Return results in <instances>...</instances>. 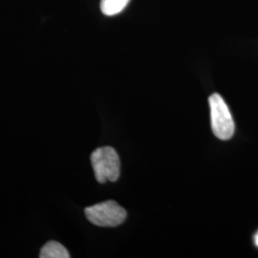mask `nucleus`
<instances>
[{
    "mask_svg": "<svg viewBox=\"0 0 258 258\" xmlns=\"http://www.w3.org/2000/svg\"><path fill=\"white\" fill-rule=\"evenodd\" d=\"M88 221L99 227H117L123 223L127 213L113 200L88 207L84 210Z\"/></svg>",
    "mask_w": 258,
    "mask_h": 258,
    "instance_id": "obj_2",
    "label": "nucleus"
},
{
    "mask_svg": "<svg viewBox=\"0 0 258 258\" xmlns=\"http://www.w3.org/2000/svg\"><path fill=\"white\" fill-rule=\"evenodd\" d=\"M40 258H69L70 254L63 245L56 241H49L40 249Z\"/></svg>",
    "mask_w": 258,
    "mask_h": 258,
    "instance_id": "obj_4",
    "label": "nucleus"
},
{
    "mask_svg": "<svg viewBox=\"0 0 258 258\" xmlns=\"http://www.w3.org/2000/svg\"><path fill=\"white\" fill-rule=\"evenodd\" d=\"M254 243H255V245L258 247V231L257 233L254 235Z\"/></svg>",
    "mask_w": 258,
    "mask_h": 258,
    "instance_id": "obj_6",
    "label": "nucleus"
},
{
    "mask_svg": "<svg viewBox=\"0 0 258 258\" xmlns=\"http://www.w3.org/2000/svg\"><path fill=\"white\" fill-rule=\"evenodd\" d=\"M209 102L213 134L224 141L231 139L233 136L235 127L228 105L217 93L212 94L209 99Z\"/></svg>",
    "mask_w": 258,
    "mask_h": 258,
    "instance_id": "obj_3",
    "label": "nucleus"
},
{
    "mask_svg": "<svg viewBox=\"0 0 258 258\" xmlns=\"http://www.w3.org/2000/svg\"><path fill=\"white\" fill-rule=\"evenodd\" d=\"M130 0H102L101 9L105 16H115L124 9Z\"/></svg>",
    "mask_w": 258,
    "mask_h": 258,
    "instance_id": "obj_5",
    "label": "nucleus"
},
{
    "mask_svg": "<svg viewBox=\"0 0 258 258\" xmlns=\"http://www.w3.org/2000/svg\"><path fill=\"white\" fill-rule=\"evenodd\" d=\"M91 165L96 180L104 184L116 182L120 174V157L111 147L97 148L91 154Z\"/></svg>",
    "mask_w": 258,
    "mask_h": 258,
    "instance_id": "obj_1",
    "label": "nucleus"
}]
</instances>
